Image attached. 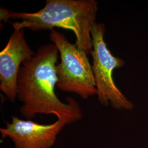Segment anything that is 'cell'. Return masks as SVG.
I'll list each match as a JSON object with an SVG mask.
<instances>
[{
  "label": "cell",
  "instance_id": "277c9868",
  "mask_svg": "<svg viewBox=\"0 0 148 148\" xmlns=\"http://www.w3.org/2000/svg\"><path fill=\"white\" fill-rule=\"evenodd\" d=\"M106 27L104 24L95 23L91 30L93 49L92 69L95 79L98 99L102 106H111L118 110H131L132 102L122 93L113 79L115 69L125 65L122 59L112 55L104 40Z\"/></svg>",
  "mask_w": 148,
  "mask_h": 148
},
{
  "label": "cell",
  "instance_id": "5b68a950",
  "mask_svg": "<svg viewBox=\"0 0 148 148\" xmlns=\"http://www.w3.org/2000/svg\"><path fill=\"white\" fill-rule=\"evenodd\" d=\"M65 125L59 120L46 125L13 116L11 122H5V127L0 128V132L2 138L12 140L14 148H51Z\"/></svg>",
  "mask_w": 148,
  "mask_h": 148
},
{
  "label": "cell",
  "instance_id": "8992f818",
  "mask_svg": "<svg viewBox=\"0 0 148 148\" xmlns=\"http://www.w3.org/2000/svg\"><path fill=\"white\" fill-rule=\"evenodd\" d=\"M35 54L27 43L24 29L14 30L0 52V90L12 103L17 98V81L21 65Z\"/></svg>",
  "mask_w": 148,
  "mask_h": 148
},
{
  "label": "cell",
  "instance_id": "6da1fadb",
  "mask_svg": "<svg viewBox=\"0 0 148 148\" xmlns=\"http://www.w3.org/2000/svg\"><path fill=\"white\" fill-rule=\"evenodd\" d=\"M58 53L53 43L44 45L21 65L17 81V98L23 103L20 113L27 120L38 114H52L66 125L82 118L81 108L74 98H67L65 103L56 93Z\"/></svg>",
  "mask_w": 148,
  "mask_h": 148
},
{
  "label": "cell",
  "instance_id": "7a4b0ae2",
  "mask_svg": "<svg viewBox=\"0 0 148 148\" xmlns=\"http://www.w3.org/2000/svg\"><path fill=\"white\" fill-rule=\"evenodd\" d=\"M98 5L95 0H46L42 9L34 13L1 8V19H21L11 23L14 30L39 32L59 27L71 30L76 46L88 56L93 49L91 30L96 23Z\"/></svg>",
  "mask_w": 148,
  "mask_h": 148
},
{
  "label": "cell",
  "instance_id": "3957f363",
  "mask_svg": "<svg viewBox=\"0 0 148 148\" xmlns=\"http://www.w3.org/2000/svg\"><path fill=\"white\" fill-rule=\"evenodd\" d=\"M49 38L60 53V62L56 65L57 88L65 92L74 93L84 99L97 95L92 65L88 55L57 30H51Z\"/></svg>",
  "mask_w": 148,
  "mask_h": 148
}]
</instances>
